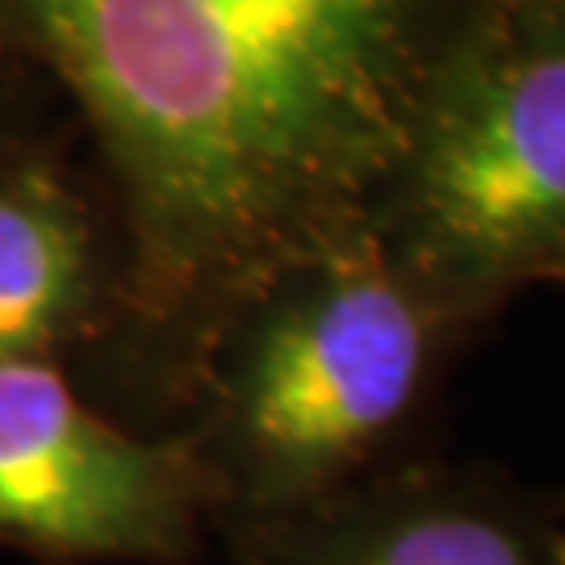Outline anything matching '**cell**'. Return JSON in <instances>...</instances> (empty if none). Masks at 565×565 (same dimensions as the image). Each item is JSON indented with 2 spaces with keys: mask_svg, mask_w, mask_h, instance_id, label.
Masks as SVG:
<instances>
[{
  "mask_svg": "<svg viewBox=\"0 0 565 565\" xmlns=\"http://www.w3.org/2000/svg\"><path fill=\"white\" fill-rule=\"evenodd\" d=\"M214 494L177 427H130L60 361L0 364V545L51 565H193Z\"/></svg>",
  "mask_w": 565,
  "mask_h": 565,
  "instance_id": "obj_4",
  "label": "cell"
},
{
  "mask_svg": "<svg viewBox=\"0 0 565 565\" xmlns=\"http://www.w3.org/2000/svg\"><path fill=\"white\" fill-rule=\"evenodd\" d=\"M4 147H9V142H4V139H0V151H4Z\"/></svg>",
  "mask_w": 565,
  "mask_h": 565,
  "instance_id": "obj_7",
  "label": "cell"
},
{
  "mask_svg": "<svg viewBox=\"0 0 565 565\" xmlns=\"http://www.w3.org/2000/svg\"><path fill=\"white\" fill-rule=\"evenodd\" d=\"M390 260L473 335L565 289V0H482L373 205Z\"/></svg>",
  "mask_w": 565,
  "mask_h": 565,
  "instance_id": "obj_3",
  "label": "cell"
},
{
  "mask_svg": "<svg viewBox=\"0 0 565 565\" xmlns=\"http://www.w3.org/2000/svg\"><path fill=\"white\" fill-rule=\"evenodd\" d=\"M482 0H0L105 172L102 352L172 427L260 285L373 223L431 72Z\"/></svg>",
  "mask_w": 565,
  "mask_h": 565,
  "instance_id": "obj_1",
  "label": "cell"
},
{
  "mask_svg": "<svg viewBox=\"0 0 565 565\" xmlns=\"http://www.w3.org/2000/svg\"><path fill=\"white\" fill-rule=\"evenodd\" d=\"M223 545L235 565H565V494L424 452Z\"/></svg>",
  "mask_w": 565,
  "mask_h": 565,
  "instance_id": "obj_5",
  "label": "cell"
},
{
  "mask_svg": "<svg viewBox=\"0 0 565 565\" xmlns=\"http://www.w3.org/2000/svg\"><path fill=\"white\" fill-rule=\"evenodd\" d=\"M478 343L390 260L373 226L281 268L223 327L172 424L205 469L214 536L431 452L448 377Z\"/></svg>",
  "mask_w": 565,
  "mask_h": 565,
  "instance_id": "obj_2",
  "label": "cell"
},
{
  "mask_svg": "<svg viewBox=\"0 0 565 565\" xmlns=\"http://www.w3.org/2000/svg\"><path fill=\"white\" fill-rule=\"evenodd\" d=\"M118 256L109 223L55 160L0 151V364L102 348Z\"/></svg>",
  "mask_w": 565,
  "mask_h": 565,
  "instance_id": "obj_6",
  "label": "cell"
}]
</instances>
